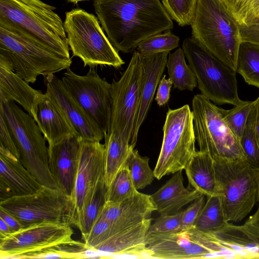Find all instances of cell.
<instances>
[{
	"mask_svg": "<svg viewBox=\"0 0 259 259\" xmlns=\"http://www.w3.org/2000/svg\"><path fill=\"white\" fill-rule=\"evenodd\" d=\"M97 18L114 47L132 53L145 39L173 28L160 0H95Z\"/></svg>",
	"mask_w": 259,
	"mask_h": 259,
	"instance_id": "cell-1",
	"label": "cell"
},
{
	"mask_svg": "<svg viewBox=\"0 0 259 259\" xmlns=\"http://www.w3.org/2000/svg\"><path fill=\"white\" fill-rule=\"evenodd\" d=\"M55 9L40 0H0V27L70 59L64 23Z\"/></svg>",
	"mask_w": 259,
	"mask_h": 259,
	"instance_id": "cell-2",
	"label": "cell"
},
{
	"mask_svg": "<svg viewBox=\"0 0 259 259\" xmlns=\"http://www.w3.org/2000/svg\"><path fill=\"white\" fill-rule=\"evenodd\" d=\"M192 37L205 50L235 71L240 45L239 25L221 0H197Z\"/></svg>",
	"mask_w": 259,
	"mask_h": 259,
	"instance_id": "cell-3",
	"label": "cell"
},
{
	"mask_svg": "<svg viewBox=\"0 0 259 259\" xmlns=\"http://www.w3.org/2000/svg\"><path fill=\"white\" fill-rule=\"evenodd\" d=\"M215 195L221 201L226 222L242 221L257 203L259 169L246 159L213 157Z\"/></svg>",
	"mask_w": 259,
	"mask_h": 259,
	"instance_id": "cell-4",
	"label": "cell"
},
{
	"mask_svg": "<svg viewBox=\"0 0 259 259\" xmlns=\"http://www.w3.org/2000/svg\"><path fill=\"white\" fill-rule=\"evenodd\" d=\"M0 62L27 82L34 83L70 68V59L19 34L0 27Z\"/></svg>",
	"mask_w": 259,
	"mask_h": 259,
	"instance_id": "cell-5",
	"label": "cell"
},
{
	"mask_svg": "<svg viewBox=\"0 0 259 259\" xmlns=\"http://www.w3.org/2000/svg\"><path fill=\"white\" fill-rule=\"evenodd\" d=\"M0 113L8 124L22 164L42 185L58 188L49 167L47 140L32 116L14 101L0 102Z\"/></svg>",
	"mask_w": 259,
	"mask_h": 259,
	"instance_id": "cell-6",
	"label": "cell"
},
{
	"mask_svg": "<svg viewBox=\"0 0 259 259\" xmlns=\"http://www.w3.org/2000/svg\"><path fill=\"white\" fill-rule=\"evenodd\" d=\"M99 22L95 15L83 9H74L66 13L64 27L73 56L81 59L84 66L119 67L124 62Z\"/></svg>",
	"mask_w": 259,
	"mask_h": 259,
	"instance_id": "cell-7",
	"label": "cell"
},
{
	"mask_svg": "<svg viewBox=\"0 0 259 259\" xmlns=\"http://www.w3.org/2000/svg\"><path fill=\"white\" fill-rule=\"evenodd\" d=\"M182 49L202 95L219 105L235 106L241 101L235 70L210 54L192 37L184 40Z\"/></svg>",
	"mask_w": 259,
	"mask_h": 259,
	"instance_id": "cell-8",
	"label": "cell"
},
{
	"mask_svg": "<svg viewBox=\"0 0 259 259\" xmlns=\"http://www.w3.org/2000/svg\"><path fill=\"white\" fill-rule=\"evenodd\" d=\"M194 131L199 150L213 157L246 159L240 140L225 122L220 107L196 94L192 101Z\"/></svg>",
	"mask_w": 259,
	"mask_h": 259,
	"instance_id": "cell-9",
	"label": "cell"
},
{
	"mask_svg": "<svg viewBox=\"0 0 259 259\" xmlns=\"http://www.w3.org/2000/svg\"><path fill=\"white\" fill-rule=\"evenodd\" d=\"M163 133L161 148L154 169L157 180L185 169L197 151L193 115L188 105L168 110Z\"/></svg>",
	"mask_w": 259,
	"mask_h": 259,
	"instance_id": "cell-10",
	"label": "cell"
},
{
	"mask_svg": "<svg viewBox=\"0 0 259 259\" xmlns=\"http://www.w3.org/2000/svg\"><path fill=\"white\" fill-rule=\"evenodd\" d=\"M0 207L26 226L42 222L74 226L71 197L58 188L42 185L32 193L0 201Z\"/></svg>",
	"mask_w": 259,
	"mask_h": 259,
	"instance_id": "cell-11",
	"label": "cell"
},
{
	"mask_svg": "<svg viewBox=\"0 0 259 259\" xmlns=\"http://www.w3.org/2000/svg\"><path fill=\"white\" fill-rule=\"evenodd\" d=\"M142 75V56L135 51L120 79H113L111 83V115L108 133L117 134L130 144L140 105Z\"/></svg>",
	"mask_w": 259,
	"mask_h": 259,
	"instance_id": "cell-12",
	"label": "cell"
},
{
	"mask_svg": "<svg viewBox=\"0 0 259 259\" xmlns=\"http://www.w3.org/2000/svg\"><path fill=\"white\" fill-rule=\"evenodd\" d=\"M61 80L66 90L104 134L108 133L111 115V83L93 69L80 75L69 68Z\"/></svg>",
	"mask_w": 259,
	"mask_h": 259,
	"instance_id": "cell-13",
	"label": "cell"
},
{
	"mask_svg": "<svg viewBox=\"0 0 259 259\" xmlns=\"http://www.w3.org/2000/svg\"><path fill=\"white\" fill-rule=\"evenodd\" d=\"M70 225L52 222L30 224L0 239L1 258H19L21 255L59 244L71 242Z\"/></svg>",
	"mask_w": 259,
	"mask_h": 259,
	"instance_id": "cell-14",
	"label": "cell"
},
{
	"mask_svg": "<svg viewBox=\"0 0 259 259\" xmlns=\"http://www.w3.org/2000/svg\"><path fill=\"white\" fill-rule=\"evenodd\" d=\"M104 144L80 139L77 168L70 196L76 227L99 181L104 178Z\"/></svg>",
	"mask_w": 259,
	"mask_h": 259,
	"instance_id": "cell-15",
	"label": "cell"
},
{
	"mask_svg": "<svg viewBox=\"0 0 259 259\" xmlns=\"http://www.w3.org/2000/svg\"><path fill=\"white\" fill-rule=\"evenodd\" d=\"M146 243L150 258H224L223 253L212 252L192 240L186 231L147 233Z\"/></svg>",
	"mask_w": 259,
	"mask_h": 259,
	"instance_id": "cell-16",
	"label": "cell"
},
{
	"mask_svg": "<svg viewBox=\"0 0 259 259\" xmlns=\"http://www.w3.org/2000/svg\"><path fill=\"white\" fill-rule=\"evenodd\" d=\"M47 90L52 96L81 139L101 142L104 133L90 117L54 74L45 77Z\"/></svg>",
	"mask_w": 259,
	"mask_h": 259,
	"instance_id": "cell-17",
	"label": "cell"
},
{
	"mask_svg": "<svg viewBox=\"0 0 259 259\" xmlns=\"http://www.w3.org/2000/svg\"><path fill=\"white\" fill-rule=\"evenodd\" d=\"M31 115L49 145L55 144L68 136H79L61 108L47 91L45 94L40 93L35 97Z\"/></svg>",
	"mask_w": 259,
	"mask_h": 259,
	"instance_id": "cell-18",
	"label": "cell"
},
{
	"mask_svg": "<svg viewBox=\"0 0 259 259\" xmlns=\"http://www.w3.org/2000/svg\"><path fill=\"white\" fill-rule=\"evenodd\" d=\"M155 210L157 208L151 195L137 191L121 202L106 201L98 217L110 222L120 232L150 218Z\"/></svg>",
	"mask_w": 259,
	"mask_h": 259,
	"instance_id": "cell-19",
	"label": "cell"
},
{
	"mask_svg": "<svg viewBox=\"0 0 259 259\" xmlns=\"http://www.w3.org/2000/svg\"><path fill=\"white\" fill-rule=\"evenodd\" d=\"M80 138L68 136L49 145V167L57 186L71 196L77 168Z\"/></svg>",
	"mask_w": 259,
	"mask_h": 259,
	"instance_id": "cell-20",
	"label": "cell"
},
{
	"mask_svg": "<svg viewBox=\"0 0 259 259\" xmlns=\"http://www.w3.org/2000/svg\"><path fill=\"white\" fill-rule=\"evenodd\" d=\"M41 186L19 158L0 146V201L32 193Z\"/></svg>",
	"mask_w": 259,
	"mask_h": 259,
	"instance_id": "cell-21",
	"label": "cell"
},
{
	"mask_svg": "<svg viewBox=\"0 0 259 259\" xmlns=\"http://www.w3.org/2000/svg\"><path fill=\"white\" fill-rule=\"evenodd\" d=\"M169 52L142 56V75L141 101L131 144L135 148L140 128L149 110L156 89L161 80Z\"/></svg>",
	"mask_w": 259,
	"mask_h": 259,
	"instance_id": "cell-22",
	"label": "cell"
},
{
	"mask_svg": "<svg viewBox=\"0 0 259 259\" xmlns=\"http://www.w3.org/2000/svg\"><path fill=\"white\" fill-rule=\"evenodd\" d=\"M152 219L150 218L111 236L94 249L100 252L136 258H150L146 236Z\"/></svg>",
	"mask_w": 259,
	"mask_h": 259,
	"instance_id": "cell-23",
	"label": "cell"
},
{
	"mask_svg": "<svg viewBox=\"0 0 259 259\" xmlns=\"http://www.w3.org/2000/svg\"><path fill=\"white\" fill-rule=\"evenodd\" d=\"M199 192L185 187L182 170L172 177L156 192L151 195L160 214H172L199 197Z\"/></svg>",
	"mask_w": 259,
	"mask_h": 259,
	"instance_id": "cell-24",
	"label": "cell"
},
{
	"mask_svg": "<svg viewBox=\"0 0 259 259\" xmlns=\"http://www.w3.org/2000/svg\"><path fill=\"white\" fill-rule=\"evenodd\" d=\"M28 83L0 62V102H16L31 115L34 98L42 92L34 89Z\"/></svg>",
	"mask_w": 259,
	"mask_h": 259,
	"instance_id": "cell-25",
	"label": "cell"
},
{
	"mask_svg": "<svg viewBox=\"0 0 259 259\" xmlns=\"http://www.w3.org/2000/svg\"><path fill=\"white\" fill-rule=\"evenodd\" d=\"M189 184L206 197L215 195V178L212 157L196 151L185 168Z\"/></svg>",
	"mask_w": 259,
	"mask_h": 259,
	"instance_id": "cell-26",
	"label": "cell"
},
{
	"mask_svg": "<svg viewBox=\"0 0 259 259\" xmlns=\"http://www.w3.org/2000/svg\"><path fill=\"white\" fill-rule=\"evenodd\" d=\"M105 184L108 189L122 166L128 159L134 149L129 142L116 133L105 134Z\"/></svg>",
	"mask_w": 259,
	"mask_h": 259,
	"instance_id": "cell-27",
	"label": "cell"
},
{
	"mask_svg": "<svg viewBox=\"0 0 259 259\" xmlns=\"http://www.w3.org/2000/svg\"><path fill=\"white\" fill-rule=\"evenodd\" d=\"M182 48L169 53L166 67L169 78L175 88L181 91H193L197 85L195 75L191 68L186 63Z\"/></svg>",
	"mask_w": 259,
	"mask_h": 259,
	"instance_id": "cell-28",
	"label": "cell"
},
{
	"mask_svg": "<svg viewBox=\"0 0 259 259\" xmlns=\"http://www.w3.org/2000/svg\"><path fill=\"white\" fill-rule=\"evenodd\" d=\"M235 71L247 83L259 88V45L241 41Z\"/></svg>",
	"mask_w": 259,
	"mask_h": 259,
	"instance_id": "cell-29",
	"label": "cell"
},
{
	"mask_svg": "<svg viewBox=\"0 0 259 259\" xmlns=\"http://www.w3.org/2000/svg\"><path fill=\"white\" fill-rule=\"evenodd\" d=\"M107 190L103 178L99 181L94 194L84 210L76 227L81 233L82 240L89 234L106 203Z\"/></svg>",
	"mask_w": 259,
	"mask_h": 259,
	"instance_id": "cell-30",
	"label": "cell"
},
{
	"mask_svg": "<svg viewBox=\"0 0 259 259\" xmlns=\"http://www.w3.org/2000/svg\"><path fill=\"white\" fill-rule=\"evenodd\" d=\"M226 223L220 199L213 195L206 197L205 203L192 228L207 231L220 228Z\"/></svg>",
	"mask_w": 259,
	"mask_h": 259,
	"instance_id": "cell-31",
	"label": "cell"
},
{
	"mask_svg": "<svg viewBox=\"0 0 259 259\" xmlns=\"http://www.w3.org/2000/svg\"><path fill=\"white\" fill-rule=\"evenodd\" d=\"M88 249L84 242L74 240L38 251L26 253L19 258H86L85 253Z\"/></svg>",
	"mask_w": 259,
	"mask_h": 259,
	"instance_id": "cell-32",
	"label": "cell"
},
{
	"mask_svg": "<svg viewBox=\"0 0 259 259\" xmlns=\"http://www.w3.org/2000/svg\"><path fill=\"white\" fill-rule=\"evenodd\" d=\"M240 26L259 22V0H221Z\"/></svg>",
	"mask_w": 259,
	"mask_h": 259,
	"instance_id": "cell-33",
	"label": "cell"
},
{
	"mask_svg": "<svg viewBox=\"0 0 259 259\" xmlns=\"http://www.w3.org/2000/svg\"><path fill=\"white\" fill-rule=\"evenodd\" d=\"M137 191L130 175L127 159L107 189L106 201L111 203L119 202L131 196Z\"/></svg>",
	"mask_w": 259,
	"mask_h": 259,
	"instance_id": "cell-34",
	"label": "cell"
},
{
	"mask_svg": "<svg viewBox=\"0 0 259 259\" xmlns=\"http://www.w3.org/2000/svg\"><path fill=\"white\" fill-rule=\"evenodd\" d=\"M256 106L254 101L240 142L246 160L252 166L259 169V146L256 133Z\"/></svg>",
	"mask_w": 259,
	"mask_h": 259,
	"instance_id": "cell-35",
	"label": "cell"
},
{
	"mask_svg": "<svg viewBox=\"0 0 259 259\" xmlns=\"http://www.w3.org/2000/svg\"><path fill=\"white\" fill-rule=\"evenodd\" d=\"M130 175L137 190L150 185L155 178L154 170L149 164V158L142 157L136 149L131 153L128 159Z\"/></svg>",
	"mask_w": 259,
	"mask_h": 259,
	"instance_id": "cell-36",
	"label": "cell"
},
{
	"mask_svg": "<svg viewBox=\"0 0 259 259\" xmlns=\"http://www.w3.org/2000/svg\"><path fill=\"white\" fill-rule=\"evenodd\" d=\"M179 40L180 38L169 30L145 39L139 44L137 49L143 57L169 52L179 46Z\"/></svg>",
	"mask_w": 259,
	"mask_h": 259,
	"instance_id": "cell-37",
	"label": "cell"
},
{
	"mask_svg": "<svg viewBox=\"0 0 259 259\" xmlns=\"http://www.w3.org/2000/svg\"><path fill=\"white\" fill-rule=\"evenodd\" d=\"M254 104V101H242L229 110L220 108L222 116L233 134L240 141L242 138L247 119Z\"/></svg>",
	"mask_w": 259,
	"mask_h": 259,
	"instance_id": "cell-38",
	"label": "cell"
},
{
	"mask_svg": "<svg viewBox=\"0 0 259 259\" xmlns=\"http://www.w3.org/2000/svg\"><path fill=\"white\" fill-rule=\"evenodd\" d=\"M171 17L181 26L190 25L195 11L197 0H161Z\"/></svg>",
	"mask_w": 259,
	"mask_h": 259,
	"instance_id": "cell-39",
	"label": "cell"
},
{
	"mask_svg": "<svg viewBox=\"0 0 259 259\" xmlns=\"http://www.w3.org/2000/svg\"><path fill=\"white\" fill-rule=\"evenodd\" d=\"M183 210L172 214H160L149 228L148 233H171L182 231Z\"/></svg>",
	"mask_w": 259,
	"mask_h": 259,
	"instance_id": "cell-40",
	"label": "cell"
},
{
	"mask_svg": "<svg viewBox=\"0 0 259 259\" xmlns=\"http://www.w3.org/2000/svg\"><path fill=\"white\" fill-rule=\"evenodd\" d=\"M206 197L205 195L201 194L184 210L182 220V231H185L192 227L205 203Z\"/></svg>",
	"mask_w": 259,
	"mask_h": 259,
	"instance_id": "cell-41",
	"label": "cell"
},
{
	"mask_svg": "<svg viewBox=\"0 0 259 259\" xmlns=\"http://www.w3.org/2000/svg\"><path fill=\"white\" fill-rule=\"evenodd\" d=\"M0 146L3 147L18 158H20V154L18 148L8 124L3 116L0 113Z\"/></svg>",
	"mask_w": 259,
	"mask_h": 259,
	"instance_id": "cell-42",
	"label": "cell"
},
{
	"mask_svg": "<svg viewBox=\"0 0 259 259\" xmlns=\"http://www.w3.org/2000/svg\"><path fill=\"white\" fill-rule=\"evenodd\" d=\"M172 85L170 79L166 78L165 75L161 78L155 98L159 106L165 105L168 101Z\"/></svg>",
	"mask_w": 259,
	"mask_h": 259,
	"instance_id": "cell-43",
	"label": "cell"
},
{
	"mask_svg": "<svg viewBox=\"0 0 259 259\" xmlns=\"http://www.w3.org/2000/svg\"><path fill=\"white\" fill-rule=\"evenodd\" d=\"M241 41L259 45V22L249 26H240Z\"/></svg>",
	"mask_w": 259,
	"mask_h": 259,
	"instance_id": "cell-44",
	"label": "cell"
},
{
	"mask_svg": "<svg viewBox=\"0 0 259 259\" xmlns=\"http://www.w3.org/2000/svg\"><path fill=\"white\" fill-rule=\"evenodd\" d=\"M0 218L6 222L13 233L26 227L25 224L1 207H0Z\"/></svg>",
	"mask_w": 259,
	"mask_h": 259,
	"instance_id": "cell-45",
	"label": "cell"
},
{
	"mask_svg": "<svg viewBox=\"0 0 259 259\" xmlns=\"http://www.w3.org/2000/svg\"><path fill=\"white\" fill-rule=\"evenodd\" d=\"M258 196L257 200V208L255 213L250 216L244 225L253 234L259 236V176L258 181Z\"/></svg>",
	"mask_w": 259,
	"mask_h": 259,
	"instance_id": "cell-46",
	"label": "cell"
},
{
	"mask_svg": "<svg viewBox=\"0 0 259 259\" xmlns=\"http://www.w3.org/2000/svg\"><path fill=\"white\" fill-rule=\"evenodd\" d=\"M12 233L13 232L8 225L3 219L0 218V239L6 237Z\"/></svg>",
	"mask_w": 259,
	"mask_h": 259,
	"instance_id": "cell-47",
	"label": "cell"
},
{
	"mask_svg": "<svg viewBox=\"0 0 259 259\" xmlns=\"http://www.w3.org/2000/svg\"><path fill=\"white\" fill-rule=\"evenodd\" d=\"M256 106V133L257 142L259 146V96L255 100Z\"/></svg>",
	"mask_w": 259,
	"mask_h": 259,
	"instance_id": "cell-48",
	"label": "cell"
},
{
	"mask_svg": "<svg viewBox=\"0 0 259 259\" xmlns=\"http://www.w3.org/2000/svg\"><path fill=\"white\" fill-rule=\"evenodd\" d=\"M68 2H70L71 3H73L74 4H77L78 3L80 2H83V1H87L90 0H67Z\"/></svg>",
	"mask_w": 259,
	"mask_h": 259,
	"instance_id": "cell-49",
	"label": "cell"
}]
</instances>
